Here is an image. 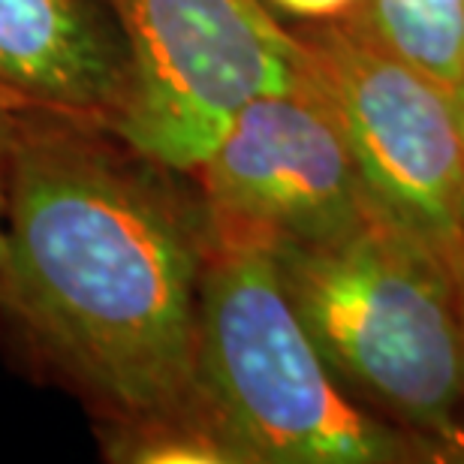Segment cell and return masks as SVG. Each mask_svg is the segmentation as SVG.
I'll return each mask as SVG.
<instances>
[{"label": "cell", "mask_w": 464, "mask_h": 464, "mask_svg": "<svg viewBox=\"0 0 464 464\" xmlns=\"http://www.w3.org/2000/svg\"><path fill=\"white\" fill-rule=\"evenodd\" d=\"M160 169L106 127L15 109L0 311L103 431L208 422L197 329L211 236Z\"/></svg>", "instance_id": "cell-1"}, {"label": "cell", "mask_w": 464, "mask_h": 464, "mask_svg": "<svg viewBox=\"0 0 464 464\" xmlns=\"http://www.w3.org/2000/svg\"><path fill=\"white\" fill-rule=\"evenodd\" d=\"M275 256L332 374L464 459V295L447 268L374 211Z\"/></svg>", "instance_id": "cell-2"}, {"label": "cell", "mask_w": 464, "mask_h": 464, "mask_svg": "<svg viewBox=\"0 0 464 464\" xmlns=\"http://www.w3.org/2000/svg\"><path fill=\"white\" fill-rule=\"evenodd\" d=\"M197 380L208 422L245 464H383L407 452L338 389L272 250L208 245Z\"/></svg>", "instance_id": "cell-3"}, {"label": "cell", "mask_w": 464, "mask_h": 464, "mask_svg": "<svg viewBox=\"0 0 464 464\" xmlns=\"http://www.w3.org/2000/svg\"><path fill=\"white\" fill-rule=\"evenodd\" d=\"M302 40V79L335 118L368 208L422 245L464 295V148L450 91L350 22Z\"/></svg>", "instance_id": "cell-4"}, {"label": "cell", "mask_w": 464, "mask_h": 464, "mask_svg": "<svg viewBox=\"0 0 464 464\" xmlns=\"http://www.w3.org/2000/svg\"><path fill=\"white\" fill-rule=\"evenodd\" d=\"M130 54L115 133L166 169L193 172L245 103L302 82V40L263 0H103Z\"/></svg>", "instance_id": "cell-5"}, {"label": "cell", "mask_w": 464, "mask_h": 464, "mask_svg": "<svg viewBox=\"0 0 464 464\" xmlns=\"http://www.w3.org/2000/svg\"><path fill=\"white\" fill-rule=\"evenodd\" d=\"M211 241L286 254L368 218V199L335 118L308 82L259 94L193 169Z\"/></svg>", "instance_id": "cell-6"}, {"label": "cell", "mask_w": 464, "mask_h": 464, "mask_svg": "<svg viewBox=\"0 0 464 464\" xmlns=\"http://www.w3.org/2000/svg\"><path fill=\"white\" fill-rule=\"evenodd\" d=\"M0 100L115 133L130 54L103 0H0Z\"/></svg>", "instance_id": "cell-7"}, {"label": "cell", "mask_w": 464, "mask_h": 464, "mask_svg": "<svg viewBox=\"0 0 464 464\" xmlns=\"http://www.w3.org/2000/svg\"><path fill=\"white\" fill-rule=\"evenodd\" d=\"M350 24L443 91L464 79V0H359Z\"/></svg>", "instance_id": "cell-8"}, {"label": "cell", "mask_w": 464, "mask_h": 464, "mask_svg": "<svg viewBox=\"0 0 464 464\" xmlns=\"http://www.w3.org/2000/svg\"><path fill=\"white\" fill-rule=\"evenodd\" d=\"M15 109L0 100V286L6 275V206H9V163H13Z\"/></svg>", "instance_id": "cell-9"}, {"label": "cell", "mask_w": 464, "mask_h": 464, "mask_svg": "<svg viewBox=\"0 0 464 464\" xmlns=\"http://www.w3.org/2000/svg\"><path fill=\"white\" fill-rule=\"evenodd\" d=\"M272 6L302 22H332V18L353 13L359 0H272Z\"/></svg>", "instance_id": "cell-10"}, {"label": "cell", "mask_w": 464, "mask_h": 464, "mask_svg": "<svg viewBox=\"0 0 464 464\" xmlns=\"http://www.w3.org/2000/svg\"><path fill=\"white\" fill-rule=\"evenodd\" d=\"M450 100H452V112H456V124H459L461 148H464V79L459 82L456 88L450 91Z\"/></svg>", "instance_id": "cell-11"}]
</instances>
